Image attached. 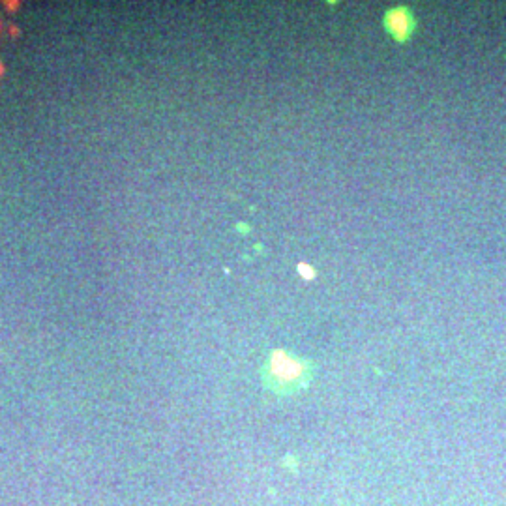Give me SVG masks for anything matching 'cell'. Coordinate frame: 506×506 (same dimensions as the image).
Masks as SVG:
<instances>
[{
    "instance_id": "cell-1",
    "label": "cell",
    "mask_w": 506,
    "mask_h": 506,
    "mask_svg": "<svg viewBox=\"0 0 506 506\" xmlns=\"http://www.w3.org/2000/svg\"><path fill=\"white\" fill-rule=\"evenodd\" d=\"M311 377V365L298 356L274 351L262 369L264 384L276 394H292L306 386Z\"/></svg>"
},
{
    "instance_id": "cell-3",
    "label": "cell",
    "mask_w": 506,
    "mask_h": 506,
    "mask_svg": "<svg viewBox=\"0 0 506 506\" xmlns=\"http://www.w3.org/2000/svg\"><path fill=\"white\" fill-rule=\"evenodd\" d=\"M298 272L304 280H313V278H315V268H313L311 264H308V262H300Z\"/></svg>"
},
{
    "instance_id": "cell-2",
    "label": "cell",
    "mask_w": 506,
    "mask_h": 506,
    "mask_svg": "<svg viewBox=\"0 0 506 506\" xmlns=\"http://www.w3.org/2000/svg\"><path fill=\"white\" fill-rule=\"evenodd\" d=\"M384 27L392 34L394 39H398V41H407V39L411 37L414 27H416V21L412 17L411 9L399 6V8H392L386 11V15H384Z\"/></svg>"
}]
</instances>
